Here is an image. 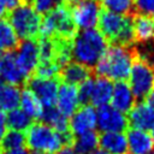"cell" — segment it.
<instances>
[{
  "instance_id": "cell-1",
  "label": "cell",
  "mask_w": 154,
  "mask_h": 154,
  "mask_svg": "<svg viewBox=\"0 0 154 154\" xmlns=\"http://www.w3.org/2000/svg\"><path fill=\"white\" fill-rule=\"evenodd\" d=\"M108 48V42L96 29H85L75 35L71 43V58L73 61L89 69L95 67Z\"/></svg>"
},
{
  "instance_id": "cell-2",
  "label": "cell",
  "mask_w": 154,
  "mask_h": 154,
  "mask_svg": "<svg viewBox=\"0 0 154 154\" xmlns=\"http://www.w3.org/2000/svg\"><path fill=\"white\" fill-rule=\"evenodd\" d=\"M134 61L135 53L132 47L112 45L107 48L102 58L95 65L94 71L99 77L120 82L129 77Z\"/></svg>"
},
{
  "instance_id": "cell-3",
  "label": "cell",
  "mask_w": 154,
  "mask_h": 154,
  "mask_svg": "<svg viewBox=\"0 0 154 154\" xmlns=\"http://www.w3.org/2000/svg\"><path fill=\"white\" fill-rule=\"evenodd\" d=\"M26 144L32 152L42 154H55L64 147H71L72 134H59L43 123H32L28 129Z\"/></svg>"
},
{
  "instance_id": "cell-4",
  "label": "cell",
  "mask_w": 154,
  "mask_h": 154,
  "mask_svg": "<svg viewBox=\"0 0 154 154\" xmlns=\"http://www.w3.org/2000/svg\"><path fill=\"white\" fill-rule=\"evenodd\" d=\"M99 31L107 42L114 46L131 47L135 42V34L131 16H122L108 11H101L97 22Z\"/></svg>"
},
{
  "instance_id": "cell-5",
  "label": "cell",
  "mask_w": 154,
  "mask_h": 154,
  "mask_svg": "<svg viewBox=\"0 0 154 154\" xmlns=\"http://www.w3.org/2000/svg\"><path fill=\"white\" fill-rule=\"evenodd\" d=\"M77 34V25L72 18L71 10L64 4L46 13L41 19L38 37H60L72 40Z\"/></svg>"
},
{
  "instance_id": "cell-6",
  "label": "cell",
  "mask_w": 154,
  "mask_h": 154,
  "mask_svg": "<svg viewBox=\"0 0 154 154\" xmlns=\"http://www.w3.org/2000/svg\"><path fill=\"white\" fill-rule=\"evenodd\" d=\"M8 23L17 37L22 40L36 38L41 25V16L31 5L23 4L8 13Z\"/></svg>"
},
{
  "instance_id": "cell-7",
  "label": "cell",
  "mask_w": 154,
  "mask_h": 154,
  "mask_svg": "<svg viewBox=\"0 0 154 154\" xmlns=\"http://www.w3.org/2000/svg\"><path fill=\"white\" fill-rule=\"evenodd\" d=\"M129 85L137 100H144L154 90V67L135 59L130 75Z\"/></svg>"
},
{
  "instance_id": "cell-8",
  "label": "cell",
  "mask_w": 154,
  "mask_h": 154,
  "mask_svg": "<svg viewBox=\"0 0 154 154\" xmlns=\"http://www.w3.org/2000/svg\"><path fill=\"white\" fill-rule=\"evenodd\" d=\"M26 88L34 93L45 108L54 107L59 89V77L42 78L32 76L26 81Z\"/></svg>"
},
{
  "instance_id": "cell-9",
  "label": "cell",
  "mask_w": 154,
  "mask_h": 154,
  "mask_svg": "<svg viewBox=\"0 0 154 154\" xmlns=\"http://www.w3.org/2000/svg\"><path fill=\"white\" fill-rule=\"evenodd\" d=\"M128 117L111 105H105L96 111V126L101 132H123L128 129Z\"/></svg>"
},
{
  "instance_id": "cell-10",
  "label": "cell",
  "mask_w": 154,
  "mask_h": 154,
  "mask_svg": "<svg viewBox=\"0 0 154 154\" xmlns=\"http://www.w3.org/2000/svg\"><path fill=\"white\" fill-rule=\"evenodd\" d=\"M16 60L18 66L23 71V73L29 77L34 73L35 69L40 61V48H38V40L37 38H26L23 40L14 52Z\"/></svg>"
},
{
  "instance_id": "cell-11",
  "label": "cell",
  "mask_w": 154,
  "mask_h": 154,
  "mask_svg": "<svg viewBox=\"0 0 154 154\" xmlns=\"http://www.w3.org/2000/svg\"><path fill=\"white\" fill-rule=\"evenodd\" d=\"M70 10L77 28L85 30L97 25L101 13V5L97 0H83Z\"/></svg>"
},
{
  "instance_id": "cell-12",
  "label": "cell",
  "mask_w": 154,
  "mask_h": 154,
  "mask_svg": "<svg viewBox=\"0 0 154 154\" xmlns=\"http://www.w3.org/2000/svg\"><path fill=\"white\" fill-rule=\"evenodd\" d=\"M69 128L73 137L94 131L96 128V111L89 105L81 106L71 116V119L69 120Z\"/></svg>"
},
{
  "instance_id": "cell-13",
  "label": "cell",
  "mask_w": 154,
  "mask_h": 154,
  "mask_svg": "<svg viewBox=\"0 0 154 154\" xmlns=\"http://www.w3.org/2000/svg\"><path fill=\"white\" fill-rule=\"evenodd\" d=\"M0 76L2 81H5L7 84L17 87L19 84L25 83V81L28 79V77L18 66L16 54L13 51L0 54Z\"/></svg>"
},
{
  "instance_id": "cell-14",
  "label": "cell",
  "mask_w": 154,
  "mask_h": 154,
  "mask_svg": "<svg viewBox=\"0 0 154 154\" xmlns=\"http://www.w3.org/2000/svg\"><path fill=\"white\" fill-rule=\"evenodd\" d=\"M128 123L134 129L150 131L154 128V107L146 101L135 105L128 116Z\"/></svg>"
},
{
  "instance_id": "cell-15",
  "label": "cell",
  "mask_w": 154,
  "mask_h": 154,
  "mask_svg": "<svg viewBox=\"0 0 154 154\" xmlns=\"http://www.w3.org/2000/svg\"><path fill=\"white\" fill-rule=\"evenodd\" d=\"M55 105H57V109L63 116H65L66 118L71 117L76 112L79 105L77 88L75 85L66 83L59 85Z\"/></svg>"
},
{
  "instance_id": "cell-16",
  "label": "cell",
  "mask_w": 154,
  "mask_h": 154,
  "mask_svg": "<svg viewBox=\"0 0 154 154\" xmlns=\"http://www.w3.org/2000/svg\"><path fill=\"white\" fill-rule=\"evenodd\" d=\"M126 140L131 154H149L154 149V138L148 131L131 128L126 132Z\"/></svg>"
},
{
  "instance_id": "cell-17",
  "label": "cell",
  "mask_w": 154,
  "mask_h": 154,
  "mask_svg": "<svg viewBox=\"0 0 154 154\" xmlns=\"http://www.w3.org/2000/svg\"><path fill=\"white\" fill-rule=\"evenodd\" d=\"M135 95L130 88V85L125 81L117 82L113 87V93L111 97V106L118 109L122 113H129L131 108L135 106Z\"/></svg>"
},
{
  "instance_id": "cell-18",
  "label": "cell",
  "mask_w": 154,
  "mask_h": 154,
  "mask_svg": "<svg viewBox=\"0 0 154 154\" xmlns=\"http://www.w3.org/2000/svg\"><path fill=\"white\" fill-rule=\"evenodd\" d=\"M99 146L107 154H128V140L123 132H102Z\"/></svg>"
},
{
  "instance_id": "cell-19",
  "label": "cell",
  "mask_w": 154,
  "mask_h": 154,
  "mask_svg": "<svg viewBox=\"0 0 154 154\" xmlns=\"http://www.w3.org/2000/svg\"><path fill=\"white\" fill-rule=\"evenodd\" d=\"M90 76H91V69L82 64H78L76 61L72 63L70 61L59 72V78H61L64 83L71 85H76V84L79 85L81 83L90 78Z\"/></svg>"
},
{
  "instance_id": "cell-20",
  "label": "cell",
  "mask_w": 154,
  "mask_h": 154,
  "mask_svg": "<svg viewBox=\"0 0 154 154\" xmlns=\"http://www.w3.org/2000/svg\"><path fill=\"white\" fill-rule=\"evenodd\" d=\"M114 84L112 81L105 77H96L93 83V91L90 97V103L96 107H101L105 105H108L112 97Z\"/></svg>"
},
{
  "instance_id": "cell-21",
  "label": "cell",
  "mask_w": 154,
  "mask_h": 154,
  "mask_svg": "<svg viewBox=\"0 0 154 154\" xmlns=\"http://www.w3.org/2000/svg\"><path fill=\"white\" fill-rule=\"evenodd\" d=\"M38 119L41 120V123L47 124L59 134H71L69 128V119L65 116H63L55 107L43 108L42 114Z\"/></svg>"
},
{
  "instance_id": "cell-22",
  "label": "cell",
  "mask_w": 154,
  "mask_h": 154,
  "mask_svg": "<svg viewBox=\"0 0 154 154\" xmlns=\"http://www.w3.org/2000/svg\"><path fill=\"white\" fill-rule=\"evenodd\" d=\"M20 90L17 85L1 84L0 85V112H10L19 106Z\"/></svg>"
},
{
  "instance_id": "cell-23",
  "label": "cell",
  "mask_w": 154,
  "mask_h": 154,
  "mask_svg": "<svg viewBox=\"0 0 154 154\" xmlns=\"http://www.w3.org/2000/svg\"><path fill=\"white\" fill-rule=\"evenodd\" d=\"M132 26L135 40L138 42L149 41L154 36V28H153V19L149 16L136 14L132 18Z\"/></svg>"
},
{
  "instance_id": "cell-24",
  "label": "cell",
  "mask_w": 154,
  "mask_h": 154,
  "mask_svg": "<svg viewBox=\"0 0 154 154\" xmlns=\"http://www.w3.org/2000/svg\"><path fill=\"white\" fill-rule=\"evenodd\" d=\"M20 109H23L30 118L38 119L42 114L43 106L41 105L40 100L34 95L32 91H30L28 88H24V90L20 91Z\"/></svg>"
},
{
  "instance_id": "cell-25",
  "label": "cell",
  "mask_w": 154,
  "mask_h": 154,
  "mask_svg": "<svg viewBox=\"0 0 154 154\" xmlns=\"http://www.w3.org/2000/svg\"><path fill=\"white\" fill-rule=\"evenodd\" d=\"M99 146V135L96 131H89L73 137L71 147L77 154H89Z\"/></svg>"
},
{
  "instance_id": "cell-26",
  "label": "cell",
  "mask_w": 154,
  "mask_h": 154,
  "mask_svg": "<svg viewBox=\"0 0 154 154\" xmlns=\"http://www.w3.org/2000/svg\"><path fill=\"white\" fill-rule=\"evenodd\" d=\"M18 46V37L8 20L0 18V54L13 51Z\"/></svg>"
},
{
  "instance_id": "cell-27",
  "label": "cell",
  "mask_w": 154,
  "mask_h": 154,
  "mask_svg": "<svg viewBox=\"0 0 154 154\" xmlns=\"http://www.w3.org/2000/svg\"><path fill=\"white\" fill-rule=\"evenodd\" d=\"M32 124V118H30L23 109L14 108L10 112H7L6 116V125L11 130L16 131H25L30 128Z\"/></svg>"
},
{
  "instance_id": "cell-28",
  "label": "cell",
  "mask_w": 154,
  "mask_h": 154,
  "mask_svg": "<svg viewBox=\"0 0 154 154\" xmlns=\"http://www.w3.org/2000/svg\"><path fill=\"white\" fill-rule=\"evenodd\" d=\"M100 5L105 11L130 16L134 13V1L132 0H100Z\"/></svg>"
},
{
  "instance_id": "cell-29",
  "label": "cell",
  "mask_w": 154,
  "mask_h": 154,
  "mask_svg": "<svg viewBox=\"0 0 154 154\" xmlns=\"http://www.w3.org/2000/svg\"><path fill=\"white\" fill-rule=\"evenodd\" d=\"M132 49L135 53V59L154 67V40L138 42L137 45L132 46Z\"/></svg>"
},
{
  "instance_id": "cell-30",
  "label": "cell",
  "mask_w": 154,
  "mask_h": 154,
  "mask_svg": "<svg viewBox=\"0 0 154 154\" xmlns=\"http://www.w3.org/2000/svg\"><path fill=\"white\" fill-rule=\"evenodd\" d=\"M26 143L25 135L22 131H16V130H10L5 134L0 142V148L4 150H10V149H17L24 147Z\"/></svg>"
},
{
  "instance_id": "cell-31",
  "label": "cell",
  "mask_w": 154,
  "mask_h": 154,
  "mask_svg": "<svg viewBox=\"0 0 154 154\" xmlns=\"http://www.w3.org/2000/svg\"><path fill=\"white\" fill-rule=\"evenodd\" d=\"M93 83L94 79L90 77L87 81H84L83 83L79 84L77 93H78V101L79 103L83 105H88L90 102V97H91V91H93Z\"/></svg>"
},
{
  "instance_id": "cell-32",
  "label": "cell",
  "mask_w": 154,
  "mask_h": 154,
  "mask_svg": "<svg viewBox=\"0 0 154 154\" xmlns=\"http://www.w3.org/2000/svg\"><path fill=\"white\" fill-rule=\"evenodd\" d=\"M64 4V0H32L31 5L38 13H48L55 7Z\"/></svg>"
},
{
  "instance_id": "cell-33",
  "label": "cell",
  "mask_w": 154,
  "mask_h": 154,
  "mask_svg": "<svg viewBox=\"0 0 154 154\" xmlns=\"http://www.w3.org/2000/svg\"><path fill=\"white\" fill-rule=\"evenodd\" d=\"M134 13L143 16L154 14V0H135L134 2Z\"/></svg>"
},
{
  "instance_id": "cell-34",
  "label": "cell",
  "mask_w": 154,
  "mask_h": 154,
  "mask_svg": "<svg viewBox=\"0 0 154 154\" xmlns=\"http://www.w3.org/2000/svg\"><path fill=\"white\" fill-rule=\"evenodd\" d=\"M22 0H0V18L8 14L12 10L20 5Z\"/></svg>"
},
{
  "instance_id": "cell-35",
  "label": "cell",
  "mask_w": 154,
  "mask_h": 154,
  "mask_svg": "<svg viewBox=\"0 0 154 154\" xmlns=\"http://www.w3.org/2000/svg\"><path fill=\"white\" fill-rule=\"evenodd\" d=\"M6 116L4 114V112H0V142L6 134Z\"/></svg>"
},
{
  "instance_id": "cell-36",
  "label": "cell",
  "mask_w": 154,
  "mask_h": 154,
  "mask_svg": "<svg viewBox=\"0 0 154 154\" xmlns=\"http://www.w3.org/2000/svg\"><path fill=\"white\" fill-rule=\"evenodd\" d=\"M1 154H30L29 149L25 147L17 148V149H10V150H4Z\"/></svg>"
},
{
  "instance_id": "cell-37",
  "label": "cell",
  "mask_w": 154,
  "mask_h": 154,
  "mask_svg": "<svg viewBox=\"0 0 154 154\" xmlns=\"http://www.w3.org/2000/svg\"><path fill=\"white\" fill-rule=\"evenodd\" d=\"M55 154H77L75 150H73V148L72 147H64L63 149H60L58 153H55Z\"/></svg>"
},
{
  "instance_id": "cell-38",
  "label": "cell",
  "mask_w": 154,
  "mask_h": 154,
  "mask_svg": "<svg viewBox=\"0 0 154 154\" xmlns=\"http://www.w3.org/2000/svg\"><path fill=\"white\" fill-rule=\"evenodd\" d=\"M81 1H83V0H64V5L67 6L69 8H72L73 6H76L77 4H79Z\"/></svg>"
},
{
  "instance_id": "cell-39",
  "label": "cell",
  "mask_w": 154,
  "mask_h": 154,
  "mask_svg": "<svg viewBox=\"0 0 154 154\" xmlns=\"http://www.w3.org/2000/svg\"><path fill=\"white\" fill-rule=\"evenodd\" d=\"M144 100H146V102H147L148 105H150V106H153V107H154V90H153V91H152V93H150V94H149Z\"/></svg>"
},
{
  "instance_id": "cell-40",
  "label": "cell",
  "mask_w": 154,
  "mask_h": 154,
  "mask_svg": "<svg viewBox=\"0 0 154 154\" xmlns=\"http://www.w3.org/2000/svg\"><path fill=\"white\" fill-rule=\"evenodd\" d=\"M89 154H107V153L103 152L102 149H95L94 152H91V153H89Z\"/></svg>"
},
{
  "instance_id": "cell-41",
  "label": "cell",
  "mask_w": 154,
  "mask_h": 154,
  "mask_svg": "<svg viewBox=\"0 0 154 154\" xmlns=\"http://www.w3.org/2000/svg\"><path fill=\"white\" fill-rule=\"evenodd\" d=\"M30 154H42V153H38V152H31Z\"/></svg>"
},
{
  "instance_id": "cell-42",
  "label": "cell",
  "mask_w": 154,
  "mask_h": 154,
  "mask_svg": "<svg viewBox=\"0 0 154 154\" xmlns=\"http://www.w3.org/2000/svg\"><path fill=\"white\" fill-rule=\"evenodd\" d=\"M152 136H153V138H154V128H153V130H152Z\"/></svg>"
},
{
  "instance_id": "cell-43",
  "label": "cell",
  "mask_w": 154,
  "mask_h": 154,
  "mask_svg": "<svg viewBox=\"0 0 154 154\" xmlns=\"http://www.w3.org/2000/svg\"><path fill=\"white\" fill-rule=\"evenodd\" d=\"M1 84H4V83H2V78H1V76H0V85H1Z\"/></svg>"
},
{
  "instance_id": "cell-44",
  "label": "cell",
  "mask_w": 154,
  "mask_h": 154,
  "mask_svg": "<svg viewBox=\"0 0 154 154\" xmlns=\"http://www.w3.org/2000/svg\"><path fill=\"white\" fill-rule=\"evenodd\" d=\"M149 154H154V149H153V150H152V152H150Z\"/></svg>"
},
{
  "instance_id": "cell-45",
  "label": "cell",
  "mask_w": 154,
  "mask_h": 154,
  "mask_svg": "<svg viewBox=\"0 0 154 154\" xmlns=\"http://www.w3.org/2000/svg\"><path fill=\"white\" fill-rule=\"evenodd\" d=\"M153 28H154V19H153Z\"/></svg>"
},
{
  "instance_id": "cell-46",
  "label": "cell",
  "mask_w": 154,
  "mask_h": 154,
  "mask_svg": "<svg viewBox=\"0 0 154 154\" xmlns=\"http://www.w3.org/2000/svg\"><path fill=\"white\" fill-rule=\"evenodd\" d=\"M0 154H1V148H0Z\"/></svg>"
}]
</instances>
